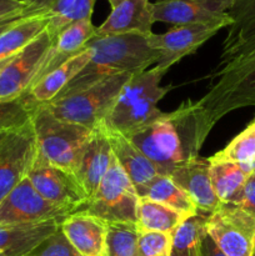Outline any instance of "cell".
<instances>
[{"label":"cell","mask_w":255,"mask_h":256,"mask_svg":"<svg viewBox=\"0 0 255 256\" xmlns=\"http://www.w3.org/2000/svg\"><path fill=\"white\" fill-rule=\"evenodd\" d=\"M34 108L25 98L0 102V132H10L26 124L32 119Z\"/></svg>","instance_id":"cell-32"},{"label":"cell","mask_w":255,"mask_h":256,"mask_svg":"<svg viewBox=\"0 0 255 256\" xmlns=\"http://www.w3.org/2000/svg\"><path fill=\"white\" fill-rule=\"evenodd\" d=\"M139 199L132 182L112 156V164L99 188L80 210L108 225H135Z\"/></svg>","instance_id":"cell-7"},{"label":"cell","mask_w":255,"mask_h":256,"mask_svg":"<svg viewBox=\"0 0 255 256\" xmlns=\"http://www.w3.org/2000/svg\"><path fill=\"white\" fill-rule=\"evenodd\" d=\"M132 75L130 72L110 75L58 95L52 102L42 105L59 119L96 130L102 128L122 88Z\"/></svg>","instance_id":"cell-5"},{"label":"cell","mask_w":255,"mask_h":256,"mask_svg":"<svg viewBox=\"0 0 255 256\" xmlns=\"http://www.w3.org/2000/svg\"><path fill=\"white\" fill-rule=\"evenodd\" d=\"M96 0H56L45 12L46 32L55 40L62 30L80 20L92 19Z\"/></svg>","instance_id":"cell-29"},{"label":"cell","mask_w":255,"mask_h":256,"mask_svg":"<svg viewBox=\"0 0 255 256\" xmlns=\"http://www.w3.org/2000/svg\"><path fill=\"white\" fill-rule=\"evenodd\" d=\"M162 256H169V255H162Z\"/></svg>","instance_id":"cell-45"},{"label":"cell","mask_w":255,"mask_h":256,"mask_svg":"<svg viewBox=\"0 0 255 256\" xmlns=\"http://www.w3.org/2000/svg\"><path fill=\"white\" fill-rule=\"evenodd\" d=\"M152 4L149 0H124L112 9L109 16L96 28L95 35L102 36L125 32L152 34V24L155 22Z\"/></svg>","instance_id":"cell-21"},{"label":"cell","mask_w":255,"mask_h":256,"mask_svg":"<svg viewBox=\"0 0 255 256\" xmlns=\"http://www.w3.org/2000/svg\"><path fill=\"white\" fill-rule=\"evenodd\" d=\"M144 198L165 205L182 214L185 218L192 216L199 212L189 195L169 175H159L148 188Z\"/></svg>","instance_id":"cell-28"},{"label":"cell","mask_w":255,"mask_h":256,"mask_svg":"<svg viewBox=\"0 0 255 256\" xmlns=\"http://www.w3.org/2000/svg\"><path fill=\"white\" fill-rule=\"evenodd\" d=\"M199 256H228L226 254L222 252L219 246L215 244L214 240L209 236V234H206V236L204 238L202 242V246H200Z\"/></svg>","instance_id":"cell-38"},{"label":"cell","mask_w":255,"mask_h":256,"mask_svg":"<svg viewBox=\"0 0 255 256\" xmlns=\"http://www.w3.org/2000/svg\"><path fill=\"white\" fill-rule=\"evenodd\" d=\"M228 14L232 24L228 28L220 62L215 69L255 52V0H234Z\"/></svg>","instance_id":"cell-15"},{"label":"cell","mask_w":255,"mask_h":256,"mask_svg":"<svg viewBox=\"0 0 255 256\" xmlns=\"http://www.w3.org/2000/svg\"><path fill=\"white\" fill-rule=\"evenodd\" d=\"M165 74L154 66L132 75L105 118L102 129L129 138L162 118L164 112L158 104L172 88V85H160Z\"/></svg>","instance_id":"cell-3"},{"label":"cell","mask_w":255,"mask_h":256,"mask_svg":"<svg viewBox=\"0 0 255 256\" xmlns=\"http://www.w3.org/2000/svg\"><path fill=\"white\" fill-rule=\"evenodd\" d=\"M139 232L135 225L110 224L108 225L105 239L106 256H138Z\"/></svg>","instance_id":"cell-31"},{"label":"cell","mask_w":255,"mask_h":256,"mask_svg":"<svg viewBox=\"0 0 255 256\" xmlns=\"http://www.w3.org/2000/svg\"><path fill=\"white\" fill-rule=\"evenodd\" d=\"M108 2H109V4H110V6H112V9H114V8H116L118 5H119L120 2H124V0H108Z\"/></svg>","instance_id":"cell-41"},{"label":"cell","mask_w":255,"mask_h":256,"mask_svg":"<svg viewBox=\"0 0 255 256\" xmlns=\"http://www.w3.org/2000/svg\"><path fill=\"white\" fill-rule=\"evenodd\" d=\"M149 35L139 32L94 35L85 45L92 52V59L60 94L110 75L142 72L152 64H158L159 52L150 45Z\"/></svg>","instance_id":"cell-2"},{"label":"cell","mask_w":255,"mask_h":256,"mask_svg":"<svg viewBox=\"0 0 255 256\" xmlns=\"http://www.w3.org/2000/svg\"><path fill=\"white\" fill-rule=\"evenodd\" d=\"M172 234L164 232H139L138 256L169 255L172 249Z\"/></svg>","instance_id":"cell-34"},{"label":"cell","mask_w":255,"mask_h":256,"mask_svg":"<svg viewBox=\"0 0 255 256\" xmlns=\"http://www.w3.org/2000/svg\"><path fill=\"white\" fill-rule=\"evenodd\" d=\"M24 0H0V25L24 18Z\"/></svg>","instance_id":"cell-35"},{"label":"cell","mask_w":255,"mask_h":256,"mask_svg":"<svg viewBox=\"0 0 255 256\" xmlns=\"http://www.w3.org/2000/svg\"><path fill=\"white\" fill-rule=\"evenodd\" d=\"M102 256H106V255H105V254H104V255H102Z\"/></svg>","instance_id":"cell-46"},{"label":"cell","mask_w":255,"mask_h":256,"mask_svg":"<svg viewBox=\"0 0 255 256\" xmlns=\"http://www.w3.org/2000/svg\"><path fill=\"white\" fill-rule=\"evenodd\" d=\"M106 134L118 164L132 182L139 198H144L148 188L162 174L146 155L142 154L126 136L114 132Z\"/></svg>","instance_id":"cell-18"},{"label":"cell","mask_w":255,"mask_h":256,"mask_svg":"<svg viewBox=\"0 0 255 256\" xmlns=\"http://www.w3.org/2000/svg\"><path fill=\"white\" fill-rule=\"evenodd\" d=\"M24 256H82L74 249L62 230L58 229L54 234L42 240L39 245L34 248Z\"/></svg>","instance_id":"cell-33"},{"label":"cell","mask_w":255,"mask_h":256,"mask_svg":"<svg viewBox=\"0 0 255 256\" xmlns=\"http://www.w3.org/2000/svg\"><path fill=\"white\" fill-rule=\"evenodd\" d=\"M12 59V58H8V59H5V60H2V62H0V72H2V69H4L5 66H6L8 65V62H10V60Z\"/></svg>","instance_id":"cell-40"},{"label":"cell","mask_w":255,"mask_h":256,"mask_svg":"<svg viewBox=\"0 0 255 256\" xmlns=\"http://www.w3.org/2000/svg\"><path fill=\"white\" fill-rule=\"evenodd\" d=\"M234 0H156L152 4L154 22L186 25L198 22L232 24L228 14Z\"/></svg>","instance_id":"cell-14"},{"label":"cell","mask_w":255,"mask_h":256,"mask_svg":"<svg viewBox=\"0 0 255 256\" xmlns=\"http://www.w3.org/2000/svg\"><path fill=\"white\" fill-rule=\"evenodd\" d=\"M210 214L198 212L186 218L172 234L169 256H199L200 246L208 234Z\"/></svg>","instance_id":"cell-27"},{"label":"cell","mask_w":255,"mask_h":256,"mask_svg":"<svg viewBox=\"0 0 255 256\" xmlns=\"http://www.w3.org/2000/svg\"><path fill=\"white\" fill-rule=\"evenodd\" d=\"M62 222H48L34 225L0 226V252L12 256H24L42 240L54 234Z\"/></svg>","instance_id":"cell-23"},{"label":"cell","mask_w":255,"mask_h":256,"mask_svg":"<svg viewBox=\"0 0 255 256\" xmlns=\"http://www.w3.org/2000/svg\"><path fill=\"white\" fill-rule=\"evenodd\" d=\"M212 162H230L255 168V119L222 152L209 158Z\"/></svg>","instance_id":"cell-30"},{"label":"cell","mask_w":255,"mask_h":256,"mask_svg":"<svg viewBox=\"0 0 255 256\" xmlns=\"http://www.w3.org/2000/svg\"><path fill=\"white\" fill-rule=\"evenodd\" d=\"M254 256H255V254H254Z\"/></svg>","instance_id":"cell-47"},{"label":"cell","mask_w":255,"mask_h":256,"mask_svg":"<svg viewBox=\"0 0 255 256\" xmlns=\"http://www.w3.org/2000/svg\"><path fill=\"white\" fill-rule=\"evenodd\" d=\"M208 234L228 256H254L255 216L230 202H220L208 222Z\"/></svg>","instance_id":"cell-8"},{"label":"cell","mask_w":255,"mask_h":256,"mask_svg":"<svg viewBox=\"0 0 255 256\" xmlns=\"http://www.w3.org/2000/svg\"><path fill=\"white\" fill-rule=\"evenodd\" d=\"M20 19H22V18H20ZM20 19H16V20H12V22H5V24H2L0 25V34H2V32H4L5 30L6 29H9L10 26H12V24H15V22H18V20H20Z\"/></svg>","instance_id":"cell-39"},{"label":"cell","mask_w":255,"mask_h":256,"mask_svg":"<svg viewBox=\"0 0 255 256\" xmlns=\"http://www.w3.org/2000/svg\"><path fill=\"white\" fill-rule=\"evenodd\" d=\"M234 204L240 206L249 214H252V216H255V178L252 175L245 182L242 192L239 194L238 199L235 200Z\"/></svg>","instance_id":"cell-36"},{"label":"cell","mask_w":255,"mask_h":256,"mask_svg":"<svg viewBox=\"0 0 255 256\" xmlns=\"http://www.w3.org/2000/svg\"><path fill=\"white\" fill-rule=\"evenodd\" d=\"M210 162V179L212 189L220 202L234 204L242 192L245 182L254 172L255 168L246 164L230 162Z\"/></svg>","instance_id":"cell-24"},{"label":"cell","mask_w":255,"mask_h":256,"mask_svg":"<svg viewBox=\"0 0 255 256\" xmlns=\"http://www.w3.org/2000/svg\"><path fill=\"white\" fill-rule=\"evenodd\" d=\"M54 39L46 30L20 50L0 72V102L26 95L36 78Z\"/></svg>","instance_id":"cell-11"},{"label":"cell","mask_w":255,"mask_h":256,"mask_svg":"<svg viewBox=\"0 0 255 256\" xmlns=\"http://www.w3.org/2000/svg\"><path fill=\"white\" fill-rule=\"evenodd\" d=\"M252 176H254V178H255V170H254V172H252Z\"/></svg>","instance_id":"cell-44"},{"label":"cell","mask_w":255,"mask_h":256,"mask_svg":"<svg viewBox=\"0 0 255 256\" xmlns=\"http://www.w3.org/2000/svg\"><path fill=\"white\" fill-rule=\"evenodd\" d=\"M95 32H96V26H94L92 19L80 20L62 30L48 52L44 62L32 82V86L40 82L42 78L46 76L49 72H54L55 69L65 64L68 60L82 52L85 49V45L95 35Z\"/></svg>","instance_id":"cell-19"},{"label":"cell","mask_w":255,"mask_h":256,"mask_svg":"<svg viewBox=\"0 0 255 256\" xmlns=\"http://www.w3.org/2000/svg\"><path fill=\"white\" fill-rule=\"evenodd\" d=\"M224 28H229L226 22H198V24L175 25L164 34L149 35V42L152 49L159 52V62L155 65L162 72L180 62L186 55L192 54L205 42L214 36Z\"/></svg>","instance_id":"cell-13"},{"label":"cell","mask_w":255,"mask_h":256,"mask_svg":"<svg viewBox=\"0 0 255 256\" xmlns=\"http://www.w3.org/2000/svg\"><path fill=\"white\" fill-rule=\"evenodd\" d=\"M36 139L32 119L10 130L0 142V202L25 179L36 155Z\"/></svg>","instance_id":"cell-12"},{"label":"cell","mask_w":255,"mask_h":256,"mask_svg":"<svg viewBox=\"0 0 255 256\" xmlns=\"http://www.w3.org/2000/svg\"><path fill=\"white\" fill-rule=\"evenodd\" d=\"M56 0H24L25 12L24 18L44 15Z\"/></svg>","instance_id":"cell-37"},{"label":"cell","mask_w":255,"mask_h":256,"mask_svg":"<svg viewBox=\"0 0 255 256\" xmlns=\"http://www.w3.org/2000/svg\"><path fill=\"white\" fill-rule=\"evenodd\" d=\"M206 138L196 105L188 100L128 139L146 155L160 174L169 175L175 168L199 156Z\"/></svg>","instance_id":"cell-1"},{"label":"cell","mask_w":255,"mask_h":256,"mask_svg":"<svg viewBox=\"0 0 255 256\" xmlns=\"http://www.w3.org/2000/svg\"><path fill=\"white\" fill-rule=\"evenodd\" d=\"M169 176L189 195L199 212L212 214L220 205L210 179L209 159L192 158L175 168Z\"/></svg>","instance_id":"cell-16"},{"label":"cell","mask_w":255,"mask_h":256,"mask_svg":"<svg viewBox=\"0 0 255 256\" xmlns=\"http://www.w3.org/2000/svg\"><path fill=\"white\" fill-rule=\"evenodd\" d=\"M66 239L82 256L105 254L108 224L82 210L70 214L60 225Z\"/></svg>","instance_id":"cell-20"},{"label":"cell","mask_w":255,"mask_h":256,"mask_svg":"<svg viewBox=\"0 0 255 256\" xmlns=\"http://www.w3.org/2000/svg\"><path fill=\"white\" fill-rule=\"evenodd\" d=\"M209 78V90L195 102L208 135L225 115L255 105V52L214 69Z\"/></svg>","instance_id":"cell-4"},{"label":"cell","mask_w":255,"mask_h":256,"mask_svg":"<svg viewBox=\"0 0 255 256\" xmlns=\"http://www.w3.org/2000/svg\"><path fill=\"white\" fill-rule=\"evenodd\" d=\"M186 218L180 212L155 202L146 198H140L136 214V230L139 232H164L172 234Z\"/></svg>","instance_id":"cell-25"},{"label":"cell","mask_w":255,"mask_h":256,"mask_svg":"<svg viewBox=\"0 0 255 256\" xmlns=\"http://www.w3.org/2000/svg\"><path fill=\"white\" fill-rule=\"evenodd\" d=\"M112 156L114 155L106 132L102 128H98L84 148L74 172L75 178L88 195V200L94 195L104 179L112 164Z\"/></svg>","instance_id":"cell-17"},{"label":"cell","mask_w":255,"mask_h":256,"mask_svg":"<svg viewBox=\"0 0 255 256\" xmlns=\"http://www.w3.org/2000/svg\"><path fill=\"white\" fill-rule=\"evenodd\" d=\"M92 50L85 46L82 52L68 60L65 64L55 69L54 72H49L36 84L32 85L24 98L34 106L52 102L86 66V64L92 59Z\"/></svg>","instance_id":"cell-22"},{"label":"cell","mask_w":255,"mask_h":256,"mask_svg":"<svg viewBox=\"0 0 255 256\" xmlns=\"http://www.w3.org/2000/svg\"><path fill=\"white\" fill-rule=\"evenodd\" d=\"M0 256H12V255H9V254H8V252H0Z\"/></svg>","instance_id":"cell-43"},{"label":"cell","mask_w":255,"mask_h":256,"mask_svg":"<svg viewBox=\"0 0 255 256\" xmlns=\"http://www.w3.org/2000/svg\"><path fill=\"white\" fill-rule=\"evenodd\" d=\"M32 124L38 152L52 164L74 174L94 130L59 119L44 105L34 108Z\"/></svg>","instance_id":"cell-6"},{"label":"cell","mask_w":255,"mask_h":256,"mask_svg":"<svg viewBox=\"0 0 255 256\" xmlns=\"http://www.w3.org/2000/svg\"><path fill=\"white\" fill-rule=\"evenodd\" d=\"M26 178L48 202L78 212L88 202V195L72 172L48 162L39 152L34 158Z\"/></svg>","instance_id":"cell-10"},{"label":"cell","mask_w":255,"mask_h":256,"mask_svg":"<svg viewBox=\"0 0 255 256\" xmlns=\"http://www.w3.org/2000/svg\"><path fill=\"white\" fill-rule=\"evenodd\" d=\"M72 212L44 199L25 178L0 202V226L64 222Z\"/></svg>","instance_id":"cell-9"},{"label":"cell","mask_w":255,"mask_h":256,"mask_svg":"<svg viewBox=\"0 0 255 256\" xmlns=\"http://www.w3.org/2000/svg\"><path fill=\"white\" fill-rule=\"evenodd\" d=\"M48 25L46 15L22 18L0 34V62L14 56L39 36Z\"/></svg>","instance_id":"cell-26"},{"label":"cell","mask_w":255,"mask_h":256,"mask_svg":"<svg viewBox=\"0 0 255 256\" xmlns=\"http://www.w3.org/2000/svg\"><path fill=\"white\" fill-rule=\"evenodd\" d=\"M6 132H0V142H2V138H4L5 135H6Z\"/></svg>","instance_id":"cell-42"}]
</instances>
